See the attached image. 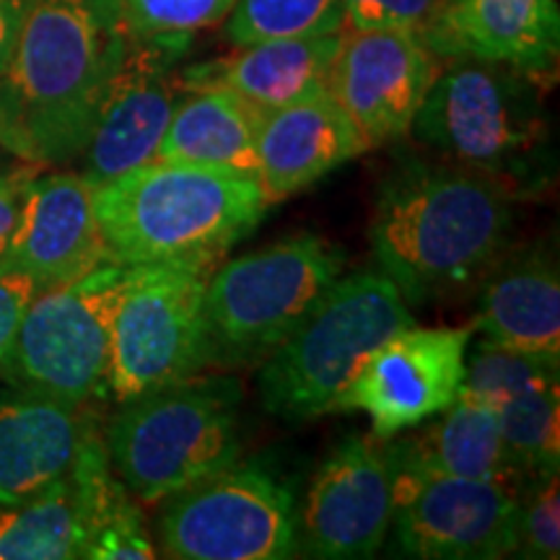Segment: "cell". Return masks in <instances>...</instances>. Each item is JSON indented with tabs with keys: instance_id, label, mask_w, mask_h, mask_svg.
<instances>
[{
	"instance_id": "6da1fadb",
	"label": "cell",
	"mask_w": 560,
	"mask_h": 560,
	"mask_svg": "<svg viewBox=\"0 0 560 560\" xmlns=\"http://www.w3.org/2000/svg\"><path fill=\"white\" fill-rule=\"evenodd\" d=\"M514 187L493 174L405 156L376 190L369 240L376 265L408 304L470 289L503 257Z\"/></svg>"
},
{
	"instance_id": "7a4b0ae2",
	"label": "cell",
	"mask_w": 560,
	"mask_h": 560,
	"mask_svg": "<svg viewBox=\"0 0 560 560\" xmlns=\"http://www.w3.org/2000/svg\"><path fill=\"white\" fill-rule=\"evenodd\" d=\"M122 39L115 0H37L0 75V145L37 166L79 159Z\"/></svg>"
},
{
	"instance_id": "3957f363",
	"label": "cell",
	"mask_w": 560,
	"mask_h": 560,
	"mask_svg": "<svg viewBox=\"0 0 560 560\" xmlns=\"http://www.w3.org/2000/svg\"><path fill=\"white\" fill-rule=\"evenodd\" d=\"M94 208L112 262L219 265L270 206L247 174L153 159L94 187Z\"/></svg>"
},
{
	"instance_id": "277c9868",
	"label": "cell",
	"mask_w": 560,
	"mask_h": 560,
	"mask_svg": "<svg viewBox=\"0 0 560 560\" xmlns=\"http://www.w3.org/2000/svg\"><path fill=\"white\" fill-rule=\"evenodd\" d=\"M412 322L410 304L382 270L340 276L260 363L262 408L291 423L346 412L348 392L369 355Z\"/></svg>"
},
{
	"instance_id": "5b68a950",
	"label": "cell",
	"mask_w": 560,
	"mask_h": 560,
	"mask_svg": "<svg viewBox=\"0 0 560 560\" xmlns=\"http://www.w3.org/2000/svg\"><path fill=\"white\" fill-rule=\"evenodd\" d=\"M242 384L195 374L120 402L104 425L115 472L138 501L156 506L242 454Z\"/></svg>"
},
{
	"instance_id": "8992f818",
	"label": "cell",
	"mask_w": 560,
	"mask_h": 560,
	"mask_svg": "<svg viewBox=\"0 0 560 560\" xmlns=\"http://www.w3.org/2000/svg\"><path fill=\"white\" fill-rule=\"evenodd\" d=\"M346 270V252L317 234L249 252L210 272L202 296L206 369L260 366Z\"/></svg>"
},
{
	"instance_id": "52a82bcc",
	"label": "cell",
	"mask_w": 560,
	"mask_h": 560,
	"mask_svg": "<svg viewBox=\"0 0 560 560\" xmlns=\"http://www.w3.org/2000/svg\"><path fill=\"white\" fill-rule=\"evenodd\" d=\"M537 89L540 83L509 66L454 60L436 73L410 132L446 161L516 187L532 179L548 140Z\"/></svg>"
},
{
	"instance_id": "ba28073f",
	"label": "cell",
	"mask_w": 560,
	"mask_h": 560,
	"mask_svg": "<svg viewBox=\"0 0 560 560\" xmlns=\"http://www.w3.org/2000/svg\"><path fill=\"white\" fill-rule=\"evenodd\" d=\"M128 265L107 262L89 276L39 291L21 319L0 369L19 389L86 405L107 389L112 325Z\"/></svg>"
},
{
	"instance_id": "9c48e42d",
	"label": "cell",
	"mask_w": 560,
	"mask_h": 560,
	"mask_svg": "<svg viewBox=\"0 0 560 560\" xmlns=\"http://www.w3.org/2000/svg\"><path fill=\"white\" fill-rule=\"evenodd\" d=\"M213 270L215 265H128L107 376L117 405L206 371L202 296Z\"/></svg>"
},
{
	"instance_id": "30bf717a",
	"label": "cell",
	"mask_w": 560,
	"mask_h": 560,
	"mask_svg": "<svg viewBox=\"0 0 560 560\" xmlns=\"http://www.w3.org/2000/svg\"><path fill=\"white\" fill-rule=\"evenodd\" d=\"M159 545L177 560L296 556V501L257 462L223 467L161 501Z\"/></svg>"
},
{
	"instance_id": "8fae6325",
	"label": "cell",
	"mask_w": 560,
	"mask_h": 560,
	"mask_svg": "<svg viewBox=\"0 0 560 560\" xmlns=\"http://www.w3.org/2000/svg\"><path fill=\"white\" fill-rule=\"evenodd\" d=\"M190 42V34H125L120 58L79 156V174L91 187L107 185L156 159L161 138L185 94L179 73Z\"/></svg>"
},
{
	"instance_id": "7c38bea8",
	"label": "cell",
	"mask_w": 560,
	"mask_h": 560,
	"mask_svg": "<svg viewBox=\"0 0 560 560\" xmlns=\"http://www.w3.org/2000/svg\"><path fill=\"white\" fill-rule=\"evenodd\" d=\"M395 472L392 548L420 560L514 556L520 490L495 480Z\"/></svg>"
},
{
	"instance_id": "4fadbf2b",
	"label": "cell",
	"mask_w": 560,
	"mask_h": 560,
	"mask_svg": "<svg viewBox=\"0 0 560 560\" xmlns=\"http://www.w3.org/2000/svg\"><path fill=\"white\" fill-rule=\"evenodd\" d=\"M395 472L382 439L350 436L322 462L296 506V556L374 558L389 537Z\"/></svg>"
},
{
	"instance_id": "5bb4252c",
	"label": "cell",
	"mask_w": 560,
	"mask_h": 560,
	"mask_svg": "<svg viewBox=\"0 0 560 560\" xmlns=\"http://www.w3.org/2000/svg\"><path fill=\"white\" fill-rule=\"evenodd\" d=\"M475 327H402L369 355L348 392L346 412L363 410L371 436L387 441L457 400Z\"/></svg>"
},
{
	"instance_id": "9a60e30c",
	"label": "cell",
	"mask_w": 560,
	"mask_h": 560,
	"mask_svg": "<svg viewBox=\"0 0 560 560\" xmlns=\"http://www.w3.org/2000/svg\"><path fill=\"white\" fill-rule=\"evenodd\" d=\"M436 60L416 32L342 30L327 91L369 149H380L410 132L439 73Z\"/></svg>"
},
{
	"instance_id": "2e32d148",
	"label": "cell",
	"mask_w": 560,
	"mask_h": 560,
	"mask_svg": "<svg viewBox=\"0 0 560 560\" xmlns=\"http://www.w3.org/2000/svg\"><path fill=\"white\" fill-rule=\"evenodd\" d=\"M436 58L509 66L548 89L560 58L556 0H436L420 32Z\"/></svg>"
},
{
	"instance_id": "e0dca14e",
	"label": "cell",
	"mask_w": 560,
	"mask_h": 560,
	"mask_svg": "<svg viewBox=\"0 0 560 560\" xmlns=\"http://www.w3.org/2000/svg\"><path fill=\"white\" fill-rule=\"evenodd\" d=\"M112 262L94 208V187L79 172L34 177L16 240L0 268L24 272L37 291L55 289Z\"/></svg>"
},
{
	"instance_id": "ac0fdd59",
	"label": "cell",
	"mask_w": 560,
	"mask_h": 560,
	"mask_svg": "<svg viewBox=\"0 0 560 560\" xmlns=\"http://www.w3.org/2000/svg\"><path fill=\"white\" fill-rule=\"evenodd\" d=\"M369 151L330 91L270 109L257 136V182L268 206L296 195L314 182Z\"/></svg>"
},
{
	"instance_id": "d6986e66",
	"label": "cell",
	"mask_w": 560,
	"mask_h": 560,
	"mask_svg": "<svg viewBox=\"0 0 560 560\" xmlns=\"http://www.w3.org/2000/svg\"><path fill=\"white\" fill-rule=\"evenodd\" d=\"M86 405L34 389L0 395V503L34 499L66 478L86 429Z\"/></svg>"
},
{
	"instance_id": "ffe728a7",
	"label": "cell",
	"mask_w": 560,
	"mask_h": 560,
	"mask_svg": "<svg viewBox=\"0 0 560 560\" xmlns=\"http://www.w3.org/2000/svg\"><path fill=\"white\" fill-rule=\"evenodd\" d=\"M342 32V30H340ZM340 32L278 37L240 45L234 52L182 68V89H229L270 112L327 89Z\"/></svg>"
},
{
	"instance_id": "44dd1931",
	"label": "cell",
	"mask_w": 560,
	"mask_h": 560,
	"mask_svg": "<svg viewBox=\"0 0 560 560\" xmlns=\"http://www.w3.org/2000/svg\"><path fill=\"white\" fill-rule=\"evenodd\" d=\"M410 431L384 441L392 470L495 480L509 488L520 478L503 444L499 410L470 392L459 389L450 408Z\"/></svg>"
},
{
	"instance_id": "7402d4cb",
	"label": "cell",
	"mask_w": 560,
	"mask_h": 560,
	"mask_svg": "<svg viewBox=\"0 0 560 560\" xmlns=\"http://www.w3.org/2000/svg\"><path fill=\"white\" fill-rule=\"evenodd\" d=\"M475 327L482 340L524 353L560 355V276L545 247L524 249L490 265Z\"/></svg>"
},
{
	"instance_id": "603a6c76",
	"label": "cell",
	"mask_w": 560,
	"mask_h": 560,
	"mask_svg": "<svg viewBox=\"0 0 560 560\" xmlns=\"http://www.w3.org/2000/svg\"><path fill=\"white\" fill-rule=\"evenodd\" d=\"M70 486L79 511V558L91 560H151L156 558L143 511L136 495L112 467L104 429L89 416L79 454L70 467Z\"/></svg>"
},
{
	"instance_id": "cb8c5ba5",
	"label": "cell",
	"mask_w": 560,
	"mask_h": 560,
	"mask_svg": "<svg viewBox=\"0 0 560 560\" xmlns=\"http://www.w3.org/2000/svg\"><path fill=\"white\" fill-rule=\"evenodd\" d=\"M265 115L268 112L229 89H185L156 159L257 179V136Z\"/></svg>"
},
{
	"instance_id": "d4e9b609",
	"label": "cell",
	"mask_w": 560,
	"mask_h": 560,
	"mask_svg": "<svg viewBox=\"0 0 560 560\" xmlns=\"http://www.w3.org/2000/svg\"><path fill=\"white\" fill-rule=\"evenodd\" d=\"M81 532L70 475L34 499L0 503V560L79 558Z\"/></svg>"
},
{
	"instance_id": "484cf974",
	"label": "cell",
	"mask_w": 560,
	"mask_h": 560,
	"mask_svg": "<svg viewBox=\"0 0 560 560\" xmlns=\"http://www.w3.org/2000/svg\"><path fill=\"white\" fill-rule=\"evenodd\" d=\"M501 436L516 472H558L560 467V380L537 384L495 405Z\"/></svg>"
},
{
	"instance_id": "4316f807",
	"label": "cell",
	"mask_w": 560,
	"mask_h": 560,
	"mask_svg": "<svg viewBox=\"0 0 560 560\" xmlns=\"http://www.w3.org/2000/svg\"><path fill=\"white\" fill-rule=\"evenodd\" d=\"M226 19V39L234 47L332 34L346 26L340 0H236Z\"/></svg>"
},
{
	"instance_id": "83f0119b",
	"label": "cell",
	"mask_w": 560,
	"mask_h": 560,
	"mask_svg": "<svg viewBox=\"0 0 560 560\" xmlns=\"http://www.w3.org/2000/svg\"><path fill=\"white\" fill-rule=\"evenodd\" d=\"M560 380V355L524 353L493 346L482 340L470 353L467 350V369L462 389L480 397L488 405H499L520 392L537 384Z\"/></svg>"
},
{
	"instance_id": "f1b7e54d",
	"label": "cell",
	"mask_w": 560,
	"mask_h": 560,
	"mask_svg": "<svg viewBox=\"0 0 560 560\" xmlns=\"http://www.w3.org/2000/svg\"><path fill=\"white\" fill-rule=\"evenodd\" d=\"M236 0H120V26L130 37L192 34L219 24Z\"/></svg>"
},
{
	"instance_id": "f546056e",
	"label": "cell",
	"mask_w": 560,
	"mask_h": 560,
	"mask_svg": "<svg viewBox=\"0 0 560 560\" xmlns=\"http://www.w3.org/2000/svg\"><path fill=\"white\" fill-rule=\"evenodd\" d=\"M514 556L556 560L560 556V501L558 472L535 475L520 490V527Z\"/></svg>"
},
{
	"instance_id": "4dcf8cb0",
	"label": "cell",
	"mask_w": 560,
	"mask_h": 560,
	"mask_svg": "<svg viewBox=\"0 0 560 560\" xmlns=\"http://www.w3.org/2000/svg\"><path fill=\"white\" fill-rule=\"evenodd\" d=\"M342 30H400L423 32L436 0H340Z\"/></svg>"
},
{
	"instance_id": "1f68e13d",
	"label": "cell",
	"mask_w": 560,
	"mask_h": 560,
	"mask_svg": "<svg viewBox=\"0 0 560 560\" xmlns=\"http://www.w3.org/2000/svg\"><path fill=\"white\" fill-rule=\"evenodd\" d=\"M37 293V285L30 276L11 268H0V363L9 355L21 319H24Z\"/></svg>"
},
{
	"instance_id": "d6a6232c",
	"label": "cell",
	"mask_w": 560,
	"mask_h": 560,
	"mask_svg": "<svg viewBox=\"0 0 560 560\" xmlns=\"http://www.w3.org/2000/svg\"><path fill=\"white\" fill-rule=\"evenodd\" d=\"M32 179L34 172L30 170L0 174V265H3L13 240H16Z\"/></svg>"
},
{
	"instance_id": "836d02e7",
	"label": "cell",
	"mask_w": 560,
	"mask_h": 560,
	"mask_svg": "<svg viewBox=\"0 0 560 560\" xmlns=\"http://www.w3.org/2000/svg\"><path fill=\"white\" fill-rule=\"evenodd\" d=\"M34 5L37 0H0V75L9 68Z\"/></svg>"
},
{
	"instance_id": "e575fe53",
	"label": "cell",
	"mask_w": 560,
	"mask_h": 560,
	"mask_svg": "<svg viewBox=\"0 0 560 560\" xmlns=\"http://www.w3.org/2000/svg\"><path fill=\"white\" fill-rule=\"evenodd\" d=\"M115 3H120V0H115Z\"/></svg>"
}]
</instances>
